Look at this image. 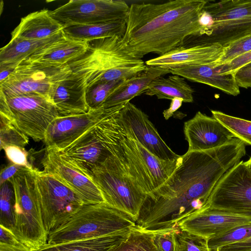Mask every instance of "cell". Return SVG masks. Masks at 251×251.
<instances>
[{"instance_id":"cell-1","label":"cell","mask_w":251,"mask_h":251,"mask_svg":"<svg viewBox=\"0 0 251 251\" xmlns=\"http://www.w3.org/2000/svg\"><path fill=\"white\" fill-rule=\"evenodd\" d=\"M246 146L235 138L213 149L181 155L169 178L147 196L136 224L150 230L175 228L204 209L221 177L245 156Z\"/></svg>"},{"instance_id":"cell-2","label":"cell","mask_w":251,"mask_h":251,"mask_svg":"<svg viewBox=\"0 0 251 251\" xmlns=\"http://www.w3.org/2000/svg\"><path fill=\"white\" fill-rule=\"evenodd\" d=\"M206 1L131 4L121 38L124 49L133 57L141 59L150 53L161 56L183 46L187 38L200 36L199 19Z\"/></svg>"},{"instance_id":"cell-3","label":"cell","mask_w":251,"mask_h":251,"mask_svg":"<svg viewBox=\"0 0 251 251\" xmlns=\"http://www.w3.org/2000/svg\"><path fill=\"white\" fill-rule=\"evenodd\" d=\"M118 112L99 122L96 132L102 145L148 196L169 178L178 159L165 161L151 153L123 128L118 120Z\"/></svg>"},{"instance_id":"cell-4","label":"cell","mask_w":251,"mask_h":251,"mask_svg":"<svg viewBox=\"0 0 251 251\" xmlns=\"http://www.w3.org/2000/svg\"><path fill=\"white\" fill-rule=\"evenodd\" d=\"M121 38L113 37L88 41L86 52L69 64L72 72L84 80L87 88L99 83L126 80L145 69L147 65L143 60L125 50Z\"/></svg>"},{"instance_id":"cell-5","label":"cell","mask_w":251,"mask_h":251,"mask_svg":"<svg viewBox=\"0 0 251 251\" xmlns=\"http://www.w3.org/2000/svg\"><path fill=\"white\" fill-rule=\"evenodd\" d=\"M135 225L129 217L104 202L85 204L67 223L49 234L47 245L100 237Z\"/></svg>"},{"instance_id":"cell-6","label":"cell","mask_w":251,"mask_h":251,"mask_svg":"<svg viewBox=\"0 0 251 251\" xmlns=\"http://www.w3.org/2000/svg\"><path fill=\"white\" fill-rule=\"evenodd\" d=\"M35 169L23 167L9 180L15 194L13 233L29 251H39L48 239L36 196Z\"/></svg>"},{"instance_id":"cell-7","label":"cell","mask_w":251,"mask_h":251,"mask_svg":"<svg viewBox=\"0 0 251 251\" xmlns=\"http://www.w3.org/2000/svg\"><path fill=\"white\" fill-rule=\"evenodd\" d=\"M91 179L105 204L136 222L147 196L114 156L110 155L97 166Z\"/></svg>"},{"instance_id":"cell-8","label":"cell","mask_w":251,"mask_h":251,"mask_svg":"<svg viewBox=\"0 0 251 251\" xmlns=\"http://www.w3.org/2000/svg\"><path fill=\"white\" fill-rule=\"evenodd\" d=\"M35 189L48 235L67 223L85 204L79 196L54 176L36 168Z\"/></svg>"},{"instance_id":"cell-9","label":"cell","mask_w":251,"mask_h":251,"mask_svg":"<svg viewBox=\"0 0 251 251\" xmlns=\"http://www.w3.org/2000/svg\"><path fill=\"white\" fill-rule=\"evenodd\" d=\"M72 72L69 64H52L25 59L0 83V89L7 98L35 93L51 101L58 85Z\"/></svg>"},{"instance_id":"cell-10","label":"cell","mask_w":251,"mask_h":251,"mask_svg":"<svg viewBox=\"0 0 251 251\" xmlns=\"http://www.w3.org/2000/svg\"><path fill=\"white\" fill-rule=\"evenodd\" d=\"M211 25L199 43H229L251 34V0H207Z\"/></svg>"},{"instance_id":"cell-11","label":"cell","mask_w":251,"mask_h":251,"mask_svg":"<svg viewBox=\"0 0 251 251\" xmlns=\"http://www.w3.org/2000/svg\"><path fill=\"white\" fill-rule=\"evenodd\" d=\"M6 98L12 112L13 124L34 140H44L49 126L59 115L53 103L35 93Z\"/></svg>"},{"instance_id":"cell-12","label":"cell","mask_w":251,"mask_h":251,"mask_svg":"<svg viewBox=\"0 0 251 251\" xmlns=\"http://www.w3.org/2000/svg\"><path fill=\"white\" fill-rule=\"evenodd\" d=\"M206 207L251 217V172L243 161L229 169L221 177Z\"/></svg>"},{"instance_id":"cell-13","label":"cell","mask_w":251,"mask_h":251,"mask_svg":"<svg viewBox=\"0 0 251 251\" xmlns=\"http://www.w3.org/2000/svg\"><path fill=\"white\" fill-rule=\"evenodd\" d=\"M129 6L121 0H71L50 11L64 27L126 20Z\"/></svg>"},{"instance_id":"cell-14","label":"cell","mask_w":251,"mask_h":251,"mask_svg":"<svg viewBox=\"0 0 251 251\" xmlns=\"http://www.w3.org/2000/svg\"><path fill=\"white\" fill-rule=\"evenodd\" d=\"M124 105L89 110L79 114L59 115L47 129L43 140L46 148L63 151L103 118Z\"/></svg>"},{"instance_id":"cell-15","label":"cell","mask_w":251,"mask_h":251,"mask_svg":"<svg viewBox=\"0 0 251 251\" xmlns=\"http://www.w3.org/2000/svg\"><path fill=\"white\" fill-rule=\"evenodd\" d=\"M117 118L123 128L157 158L175 161L180 157L164 141L147 115L130 102L124 105Z\"/></svg>"},{"instance_id":"cell-16","label":"cell","mask_w":251,"mask_h":251,"mask_svg":"<svg viewBox=\"0 0 251 251\" xmlns=\"http://www.w3.org/2000/svg\"><path fill=\"white\" fill-rule=\"evenodd\" d=\"M41 161L43 171L50 174L73 190L85 204L104 202L93 181L75 167L55 149L46 148Z\"/></svg>"},{"instance_id":"cell-17","label":"cell","mask_w":251,"mask_h":251,"mask_svg":"<svg viewBox=\"0 0 251 251\" xmlns=\"http://www.w3.org/2000/svg\"><path fill=\"white\" fill-rule=\"evenodd\" d=\"M249 224H251V217L206 207L181 221L176 227L208 240Z\"/></svg>"},{"instance_id":"cell-18","label":"cell","mask_w":251,"mask_h":251,"mask_svg":"<svg viewBox=\"0 0 251 251\" xmlns=\"http://www.w3.org/2000/svg\"><path fill=\"white\" fill-rule=\"evenodd\" d=\"M183 130L188 143V152L213 149L235 138L234 135L213 117L208 116L200 111L184 123Z\"/></svg>"},{"instance_id":"cell-19","label":"cell","mask_w":251,"mask_h":251,"mask_svg":"<svg viewBox=\"0 0 251 251\" xmlns=\"http://www.w3.org/2000/svg\"><path fill=\"white\" fill-rule=\"evenodd\" d=\"M95 126L59 151L66 160L90 179L93 170L111 155L99 140Z\"/></svg>"},{"instance_id":"cell-20","label":"cell","mask_w":251,"mask_h":251,"mask_svg":"<svg viewBox=\"0 0 251 251\" xmlns=\"http://www.w3.org/2000/svg\"><path fill=\"white\" fill-rule=\"evenodd\" d=\"M223 52L218 44L197 43L189 47L182 46L164 55L146 62L147 66L171 69L217 62Z\"/></svg>"},{"instance_id":"cell-21","label":"cell","mask_w":251,"mask_h":251,"mask_svg":"<svg viewBox=\"0 0 251 251\" xmlns=\"http://www.w3.org/2000/svg\"><path fill=\"white\" fill-rule=\"evenodd\" d=\"M87 85L84 80L73 72L58 85L51 102L59 115H75L87 112Z\"/></svg>"},{"instance_id":"cell-22","label":"cell","mask_w":251,"mask_h":251,"mask_svg":"<svg viewBox=\"0 0 251 251\" xmlns=\"http://www.w3.org/2000/svg\"><path fill=\"white\" fill-rule=\"evenodd\" d=\"M172 75L208 85L234 96L240 91L232 73H222L215 63L170 69Z\"/></svg>"},{"instance_id":"cell-23","label":"cell","mask_w":251,"mask_h":251,"mask_svg":"<svg viewBox=\"0 0 251 251\" xmlns=\"http://www.w3.org/2000/svg\"><path fill=\"white\" fill-rule=\"evenodd\" d=\"M169 73V69L147 65L143 71L125 80L117 87L106 99L101 108L125 105L134 97L145 93L154 79Z\"/></svg>"},{"instance_id":"cell-24","label":"cell","mask_w":251,"mask_h":251,"mask_svg":"<svg viewBox=\"0 0 251 251\" xmlns=\"http://www.w3.org/2000/svg\"><path fill=\"white\" fill-rule=\"evenodd\" d=\"M88 48L87 41L70 38L63 33L59 39L46 45L26 59L32 62L67 65L84 55Z\"/></svg>"},{"instance_id":"cell-25","label":"cell","mask_w":251,"mask_h":251,"mask_svg":"<svg viewBox=\"0 0 251 251\" xmlns=\"http://www.w3.org/2000/svg\"><path fill=\"white\" fill-rule=\"evenodd\" d=\"M64 26L54 19L50 11L44 9L30 13L22 18L11 33V38L41 40L56 34Z\"/></svg>"},{"instance_id":"cell-26","label":"cell","mask_w":251,"mask_h":251,"mask_svg":"<svg viewBox=\"0 0 251 251\" xmlns=\"http://www.w3.org/2000/svg\"><path fill=\"white\" fill-rule=\"evenodd\" d=\"M63 34L62 30L54 35L41 40L11 38L9 42L0 49V65L16 68L23 60L59 39Z\"/></svg>"},{"instance_id":"cell-27","label":"cell","mask_w":251,"mask_h":251,"mask_svg":"<svg viewBox=\"0 0 251 251\" xmlns=\"http://www.w3.org/2000/svg\"><path fill=\"white\" fill-rule=\"evenodd\" d=\"M126 19L87 25L65 26L66 36L76 40L90 41L95 39L118 37L122 38L126 29Z\"/></svg>"},{"instance_id":"cell-28","label":"cell","mask_w":251,"mask_h":251,"mask_svg":"<svg viewBox=\"0 0 251 251\" xmlns=\"http://www.w3.org/2000/svg\"><path fill=\"white\" fill-rule=\"evenodd\" d=\"M194 92L184 78L173 75L167 77L161 76L155 78L145 93L150 96H155L159 99L172 100L175 98H180L184 102H192Z\"/></svg>"},{"instance_id":"cell-29","label":"cell","mask_w":251,"mask_h":251,"mask_svg":"<svg viewBox=\"0 0 251 251\" xmlns=\"http://www.w3.org/2000/svg\"><path fill=\"white\" fill-rule=\"evenodd\" d=\"M131 227L100 237L47 245L38 251H108L126 238Z\"/></svg>"},{"instance_id":"cell-30","label":"cell","mask_w":251,"mask_h":251,"mask_svg":"<svg viewBox=\"0 0 251 251\" xmlns=\"http://www.w3.org/2000/svg\"><path fill=\"white\" fill-rule=\"evenodd\" d=\"M159 230H146L136 224L126 238L108 251H157L153 238Z\"/></svg>"},{"instance_id":"cell-31","label":"cell","mask_w":251,"mask_h":251,"mask_svg":"<svg viewBox=\"0 0 251 251\" xmlns=\"http://www.w3.org/2000/svg\"><path fill=\"white\" fill-rule=\"evenodd\" d=\"M212 117L225 126L234 136L246 145L251 146V121L211 110Z\"/></svg>"},{"instance_id":"cell-32","label":"cell","mask_w":251,"mask_h":251,"mask_svg":"<svg viewBox=\"0 0 251 251\" xmlns=\"http://www.w3.org/2000/svg\"><path fill=\"white\" fill-rule=\"evenodd\" d=\"M15 194L11 182L9 180L0 186V225L11 230L14 229V207Z\"/></svg>"},{"instance_id":"cell-33","label":"cell","mask_w":251,"mask_h":251,"mask_svg":"<svg viewBox=\"0 0 251 251\" xmlns=\"http://www.w3.org/2000/svg\"><path fill=\"white\" fill-rule=\"evenodd\" d=\"M125 79L101 82L87 88L86 98L89 110L100 109L108 97Z\"/></svg>"},{"instance_id":"cell-34","label":"cell","mask_w":251,"mask_h":251,"mask_svg":"<svg viewBox=\"0 0 251 251\" xmlns=\"http://www.w3.org/2000/svg\"><path fill=\"white\" fill-rule=\"evenodd\" d=\"M251 237V224L231 228L226 232L207 240L209 249L216 251L220 248L244 241Z\"/></svg>"},{"instance_id":"cell-35","label":"cell","mask_w":251,"mask_h":251,"mask_svg":"<svg viewBox=\"0 0 251 251\" xmlns=\"http://www.w3.org/2000/svg\"><path fill=\"white\" fill-rule=\"evenodd\" d=\"M0 150L7 146H17L24 148L28 143V137L19 130L6 117L0 115Z\"/></svg>"},{"instance_id":"cell-36","label":"cell","mask_w":251,"mask_h":251,"mask_svg":"<svg viewBox=\"0 0 251 251\" xmlns=\"http://www.w3.org/2000/svg\"><path fill=\"white\" fill-rule=\"evenodd\" d=\"M251 51V34L233 41L223 47V52L218 65L229 62L234 58Z\"/></svg>"},{"instance_id":"cell-37","label":"cell","mask_w":251,"mask_h":251,"mask_svg":"<svg viewBox=\"0 0 251 251\" xmlns=\"http://www.w3.org/2000/svg\"><path fill=\"white\" fill-rule=\"evenodd\" d=\"M176 236L179 251H211L207 239L177 228Z\"/></svg>"},{"instance_id":"cell-38","label":"cell","mask_w":251,"mask_h":251,"mask_svg":"<svg viewBox=\"0 0 251 251\" xmlns=\"http://www.w3.org/2000/svg\"><path fill=\"white\" fill-rule=\"evenodd\" d=\"M177 227L159 230L153 238V244L157 251H179L176 236Z\"/></svg>"},{"instance_id":"cell-39","label":"cell","mask_w":251,"mask_h":251,"mask_svg":"<svg viewBox=\"0 0 251 251\" xmlns=\"http://www.w3.org/2000/svg\"><path fill=\"white\" fill-rule=\"evenodd\" d=\"M3 150L5 152L7 158L12 163L31 170L34 169L28 161V153L25 148L11 145L6 146Z\"/></svg>"},{"instance_id":"cell-40","label":"cell","mask_w":251,"mask_h":251,"mask_svg":"<svg viewBox=\"0 0 251 251\" xmlns=\"http://www.w3.org/2000/svg\"><path fill=\"white\" fill-rule=\"evenodd\" d=\"M251 62V51L241 55L228 63L217 65L222 73L234 74L237 70Z\"/></svg>"},{"instance_id":"cell-41","label":"cell","mask_w":251,"mask_h":251,"mask_svg":"<svg viewBox=\"0 0 251 251\" xmlns=\"http://www.w3.org/2000/svg\"><path fill=\"white\" fill-rule=\"evenodd\" d=\"M239 87L251 89V67L243 66L234 74Z\"/></svg>"},{"instance_id":"cell-42","label":"cell","mask_w":251,"mask_h":251,"mask_svg":"<svg viewBox=\"0 0 251 251\" xmlns=\"http://www.w3.org/2000/svg\"><path fill=\"white\" fill-rule=\"evenodd\" d=\"M0 243L18 248L25 249V247L18 240L13 232L0 225Z\"/></svg>"},{"instance_id":"cell-43","label":"cell","mask_w":251,"mask_h":251,"mask_svg":"<svg viewBox=\"0 0 251 251\" xmlns=\"http://www.w3.org/2000/svg\"><path fill=\"white\" fill-rule=\"evenodd\" d=\"M23 166L11 163L1 170L0 174V186L9 181Z\"/></svg>"},{"instance_id":"cell-44","label":"cell","mask_w":251,"mask_h":251,"mask_svg":"<svg viewBox=\"0 0 251 251\" xmlns=\"http://www.w3.org/2000/svg\"><path fill=\"white\" fill-rule=\"evenodd\" d=\"M216 251H251V237L244 241L222 247Z\"/></svg>"},{"instance_id":"cell-45","label":"cell","mask_w":251,"mask_h":251,"mask_svg":"<svg viewBox=\"0 0 251 251\" xmlns=\"http://www.w3.org/2000/svg\"><path fill=\"white\" fill-rule=\"evenodd\" d=\"M184 102L183 99L180 98H175L171 100L169 107L164 110L163 115L165 120H168L174 113L178 110Z\"/></svg>"},{"instance_id":"cell-46","label":"cell","mask_w":251,"mask_h":251,"mask_svg":"<svg viewBox=\"0 0 251 251\" xmlns=\"http://www.w3.org/2000/svg\"><path fill=\"white\" fill-rule=\"evenodd\" d=\"M16 68L4 65H0V83L4 81Z\"/></svg>"},{"instance_id":"cell-47","label":"cell","mask_w":251,"mask_h":251,"mask_svg":"<svg viewBox=\"0 0 251 251\" xmlns=\"http://www.w3.org/2000/svg\"><path fill=\"white\" fill-rule=\"evenodd\" d=\"M0 251H29L25 249L18 248L0 243Z\"/></svg>"},{"instance_id":"cell-48","label":"cell","mask_w":251,"mask_h":251,"mask_svg":"<svg viewBox=\"0 0 251 251\" xmlns=\"http://www.w3.org/2000/svg\"><path fill=\"white\" fill-rule=\"evenodd\" d=\"M244 164L247 166L250 171L251 172V157L246 162H244Z\"/></svg>"},{"instance_id":"cell-49","label":"cell","mask_w":251,"mask_h":251,"mask_svg":"<svg viewBox=\"0 0 251 251\" xmlns=\"http://www.w3.org/2000/svg\"><path fill=\"white\" fill-rule=\"evenodd\" d=\"M244 66L246 67H251V62L247 64V65H245Z\"/></svg>"}]
</instances>
